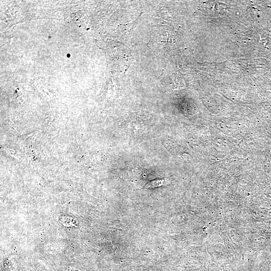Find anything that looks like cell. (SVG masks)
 Segmentation results:
<instances>
[{"label":"cell","mask_w":271,"mask_h":271,"mask_svg":"<svg viewBox=\"0 0 271 271\" xmlns=\"http://www.w3.org/2000/svg\"><path fill=\"white\" fill-rule=\"evenodd\" d=\"M165 180L164 179H158L149 182L146 185L147 188H154L159 186H161L164 184Z\"/></svg>","instance_id":"1"}]
</instances>
